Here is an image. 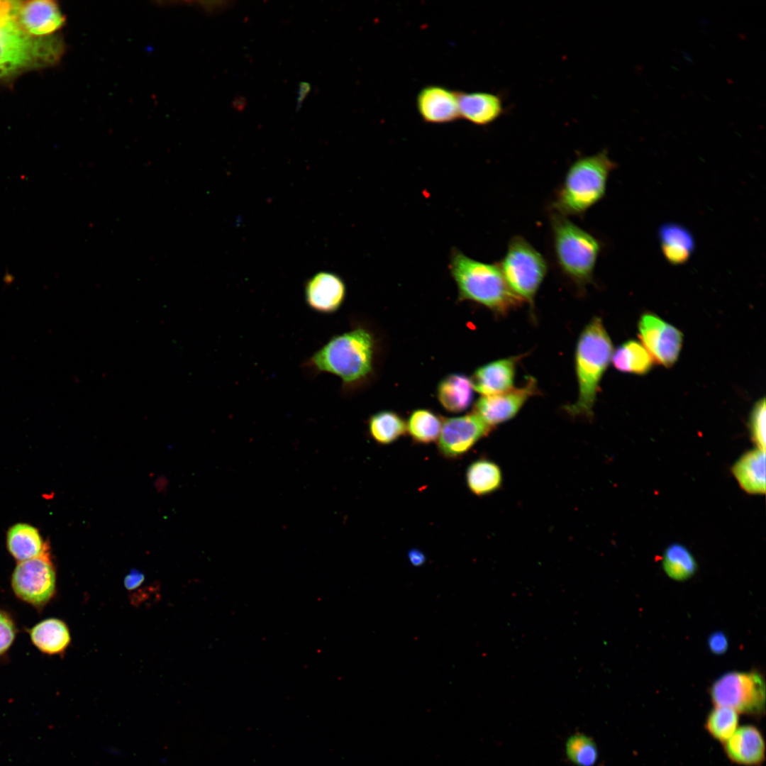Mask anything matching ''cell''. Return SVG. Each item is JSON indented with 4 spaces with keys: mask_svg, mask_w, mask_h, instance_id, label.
<instances>
[{
    "mask_svg": "<svg viewBox=\"0 0 766 766\" xmlns=\"http://www.w3.org/2000/svg\"><path fill=\"white\" fill-rule=\"evenodd\" d=\"M449 269L460 300L474 301L500 314L521 306L523 301L507 284L498 262H482L454 248Z\"/></svg>",
    "mask_w": 766,
    "mask_h": 766,
    "instance_id": "cell-1",
    "label": "cell"
},
{
    "mask_svg": "<svg viewBox=\"0 0 766 766\" xmlns=\"http://www.w3.org/2000/svg\"><path fill=\"white\" fill-rule=\"evenodd\" d=\"M374 340L363 328L333 336L302 365L312 374L339 377L345 387L365 378L372 370Z\"/></svg>",
    "mask_w": 766,
    "mask_h": 766,
    "instance_id": "cell-2",
    "label": "cell"
},
{
    "mask_svg": "<svg viewBox=\"0 0 766 766\" xmlns=\"http://www.w3.org/2000/svg\"><path fill=\"white\" fill-rule=\"evenodd\" d=\"M617 164L606 150L575 160L568 168L551 207L563 216H580L601 201L608 177Z\"/></svg>",
    "mask_w": 766,
    "mask_h": 766,
    "instance_id": "cell-3",
    "label": "cell"
},
{
    "mask_svg": "<svg viewBox=\"0 0 766 766\" xmlns=\"http://www.w3.org/2000/svg\"><path fill=\"white\" fill-rule=\"evenodd\" d=\"M613 345L602 321L595 317L579 335L575 350V370L578 396L573 403L565 406L573 416L590 418L598 392L599 382L611 362Z\"/></svg>",
    "mask_w": 766,
    "mask_h": 766,
    "instance_id": "cell-4",
    "label": "cell"
},
{
    "mask_svg": "<svg viewBox=\"0 0 766 766\" xmlns=\"http://www.w3.org/2000/svg\"><path fill=\"white\" fill-rule=\"evenodd\" d=\"M62 53L57 38L28 35L16 21L13 1H0V78L52 65Z\"/></svg>",
    "mask_w": 766,
    "mask_h": 766,
    "instance_id": "cell-5",
    "label": "cell"
},
{
    "mask_svg": "<svg viewBox=\"0 0 766 766\" xmlns=\"http://www.w3.org/2000/svg\"><path fill=\"white\" fill-rule=\"evenodd\" d=\"M553 245L561 272L576 286L584 288L593 280L600 242L567 217L550 216Z\"/></svg>",
    "mask_w": 766,
    "mask_h": 766,
    "instance_id": "cell-6",
    "label": "cell"
},
{
    "mask_svg": "<svg viewBox=\"0 0 766 766\" xmlns=\"http://www.w3.org/2000/svg\"><path fill=\"white\" fill-rule=\"evenodd\" d=\"M498 264L511 291L533 306L548 272V264L543 255L523 236L514 235Z\"/></svg>",
    "mask_w": 766,
    "mask_h": 766,
    "instance_id": "cell-7",
    "label": "cell"
},
{
    "mask_svg": "<svg viewBox=\"0 0 766 766\" xmlns=\"http://www.w3.org/2000/svg\"><path fill=\"white\" fill-rule=\"evenodd\" d=\"M715 706H726L738 714L760 716L765 709V684L757 671L727 672L709 689Z\"/></svg>",
    "mask_w": 766,
    "mask_h": 766,
    "instance_id": "cell-8",
    "label": "cell"
},
{
    "mask_svg": "<svg viewBox=\"0 0 766 766\" xmlns=\"http://www.w3.org/2000/svg\"><path fill=\"white\" fill-rule=\"evenodd\" d=\"M11 587L18 598L35 607L48 604L56 591V572L49 550L18 562L11 576Z\"/></svg>",
    "mask_w": 766,
    "mask_h": 766,
    "instance_id": "cell-9",
    "label": "cell"
},
{
    "mask_svg": "<svg viewBox=\"0 0 766 766\" xmlns=\"http://www.w3.org/2000/svg\"><path fill=\"white\" fill-rule=\"evenodd\" d=\"M638 330L643 345L655 362L665 367L674 365L682 345L680 331L650 313L642 315Z\"/></svg>",
    "mask_w": 766,
    "mask_h": 766,
    "instance_id": "cell-10",
    "label": "cell"
},
{
    "mask_svg": "<svg viewBox=\"0 0 766 766\" xmlns=\"http://www.w3.org/2000/svg\"><path fill=\"white\" fill-rule=\"evenodd\" d=\"M492 428L475 413L445 418L438 437V450L447 458L466 454Z\"/></svg>",
    "mask_w": 766,
    "mask_h": 766,
    "instance_id": "cell-11",
    "label": "cell"
},
{
    "mask_svg": "<svg viewBox=\"0 0 766 766\" xmlns=\"http://www.w3.org/2000/svg\"><path fill=\"white\" fill-rule=\"evenodd\" d=\"M538 392L536 380L528 377L519 388L489 396H482L474 405V413L490 427L514 418L527 400Z\"/></svg>",
    "mask_w": 766,
    "mask_h": 766,
    "instance_id": "cell-12",
    "label": "cell"
},
{
    "mask_svg": "<svg viewBox=\"0 0 766 766\" xmlns=\"http://www.w3.org/2000/svg\"><path fill=\"white\" fill-rule=\"evenodd\" d=\"M16 21L28 35L48 37L65 23V18L57 4L49 0L13 1Z\"/></svg>",
    "mask_w": 766,
    "mask_h": 766,
    "instance_id": "cell-13",
    "label": "cell"
},
{
    "mask_svg": "<svg viewBox=\"0 0 766 766\" xmlns=\"http://www.w3.org/2000/svg\"><path fill=\"white\" fill-rule=\"evenodd\" d=\"M458 93L445 87L428 85L422 88L416 99L417 111L427 123L444 124L459 118Z\"/></svg>",
    "mask_w": 766,
    "mask_h": 766,
    "instance_id": "cell-14",
    "label": "cell"
},
{
    "mask_svg": "<svg viewBox=\"0 0 766 766\" xmlns=\"http://www.w3.org/2000/svg\"><path fill=\"white\" fill-rule=\"evenodd\" d=\"M346 295L343 280L336 274L320 272L309 278L304 286L307 306L321 313H332L342 306Z\"/></svg>",
    "mask_w": 766,
    "mask_h": 766,
    "instance_id": "cell-15",
    "label": "cell"
},
{
    "mask_svg": "<svg viewBox=\"0 0 766 766\" xmlns=\"http://www.w3.org/2000/svg\"><path fill=\"white\" fill-rule=\"evenodd\" d=\"M723 745L727 757L736 764L758 766L765 760V740L761 732L754 726L738 727Z\"/></svg>",
    "mask_w": 766,
    "mask_h": 766,
    "instance_id": "cell-16",
    "label": "cell"
},
{
    "mask_svg": "<svg viewBox=\"0 0 766 766\" xmlns=\"http://www.w3.org/2000/svg\"><path fill=\"white\" fill-rule=\"evenodd\" d=\"M518 359L516 356L500 359L477 368L471 378L474 390L489 396L513 389Z\"/></svg>",
    "mask_w": 766,
    "mask_h": 766,
    "instance_id": "cell-17",
    "label": "cell"
},
{
    "mask_svg": "<svg viewBox=\"0 0 766 766\" xmlns=\"http://www.w3.org/2000/svg\"><path fill=\"white\" fill-rule=\"evenodd\" d=\"M458 104L460 118L476 126L491 124L504 113L501 97L489 92L459 91Z\"/></svg>",
    "mask_w": 766,
    "mask_h": 766,
    "instance_id": "cell-18",
    "label": "cell"
},
{
    "mask_svg": "<svg viewBox=\"0 0 766 766\" xmlns=\"http://www.w3.org/2000/svg\"><path fill=\"white\" fill-rule=\"evenodd\" d=\"M658 237L663 255L672 265L684 264L694 250L695 241L692 233L680 224H662L659 228Z\"/></svg>",
    "mask_w": 766,
    "mask_h": 766,
    "instance_id": "cell-19",
    "label": "cell"
},
{
    "mask_svg": "<svg viewBox=\"0 0 766 766\" xmlns=\"http://www.w3.org/2000/svg\"><path fill=\"white\" fill-rule=\"evenodd\" d=\"M732 472L740 486L750 494L765 492V450L753 449L733 465Z\"/></svg>",
    "mask_w": 766,
    "mask_h": 766,
    "instance_id": "cell-20",
    "label": "cell"
},
{
    "mask_svg": "<svg viewBox=\"0 0 766 766\" xmlns=\"http://www.w3.org/2000/svg\"><path fill=\"white\" fill-rule=\"evenodd\" d=\"M6 545L11 555L18 562L39 557L49 550L38 530L22 523L9 528Z\"/></svg>",
    "mask_w": 766,
    "mask_h": 766,
    "instance_id": "cell-21",
    "label": "cell"
},
{
    "mask_svg": "<svg viewBox=\"0 0 766 766\" xmlns=\"http://www.w3.org/2000/svg\"><path fill=\"white\" fill-rule=\"evenodd\" d=\"M33 644L43 653H63L70 643L69 629L58 618H47L35 625L29 632Z\"/></svg>",
    "mask_w": 766,
    "mask_h": 766,
    "instance_id": "cell-22",
    "label": "cell"
},
{
    "mask_svg": "<svg viewBox=\"0 0 766 766\" xmlns=\"http://www.w3.org/2000/svg\"><path fill=\"white\" fill-rule=\"evenodd\" d=\"M471 379L461 374H451L443 378L437 389L438 401L443 407L453 413L467 409L473 399Z\"/></svg>",
    "mask_w": 766,
    "mask_h": 766,
    "instance_id": "cell-23",
    "label": "cell"
},
{
    "mask_svg": "<svg viewBox=\"0 0 766 766\" xmlns=\"http://www.w3.org/2000/svg\"><path fill=\"white\" fill-rule=\"evenodd\" d=\"M467 485L470 492L479 496L492 494L502 484L500 467L487 459H479L472 462L466 471Z\"/></svg>",
    "mask_w": 766,
    "mask_h": 766,
    "instance_id": "cell-24",
    "label": "cell"
},
{
    "mask_svg": "<svg viewBox=\"0 0 766 766\" xmlns=\"http://www.w3.org/2000/svg\"><path fill=\"white\" fill-rule=\"evenodd\" d=\"M614 367L622 372L636 374L647 373L653 360L641 343L628 340L620 345L611 357Z\"/></svg>",
    "mask_w": 766,
    "mask_h": 766,
    "instance_id": "cell-25",
    "label": "cell"
},
{
    "mask_svg": "<svg viewBox=\"0 0 766 766\" xmlns=\"http://www.w3.org/2000/svg\"><path fill=\"white\" fill-rule=\"evenodd\" d=\"M662 567L666 574L676 581L691 578L697 570L695 558L683 545L674 543L665 550Z\"/></svg>",
    "mask_w": 766,
    "mask_h": 766,
    "instance_id": "cell-26",
    "label": "cell"
},
{
    "mask_svg": "<svg viewBox=\"0 0 766 766\" xmlns=\"http://www.w3.org/2000/svg\"><path fill=\"white\" fill-rule=\"evenodd\" d=\"M369 431L378 443L388 445L394 443L406 431V423L397 413L391 411H379L369 420Z\"/></svg>",
    "mask_w": 766,
    "mask_h": 766,
    "instance_id": "cell-27",
    "label": "cell"
},
{
    "mask_svg": "<svg viewBox=\"0 0 766 766\" xmlns=\"http://www.w3.org/2000/svg\"><path fill=\"white\" fill-rule=\"evenodd\" d=\"M441 419L428 409L413 411L406 423V431L416 443L428 444L435 441L441 431Z\"/></svg>",
    "mask_w": 766,
    "mask_h": 766,
    "instance_id": "cell-28",
    "label": "cell"
},
{
    "mask_svg": "<svg viewBox=\"0 0 766 766\" xmlns=\"http://www.w3.org/2000/svg\"><path fill=\"white\" fill-rule=\"evenodd\" d=\"M739 714L733 709L715 706L709 712L705 727L715 739L724 743L738 728Z\"/></svg>",
    "mask_w": 766,
    "mask_h": 766,
    "instance_id": "cell-29",
    "label": "cell"
},
{
    "mask_svg": "<svg viewBox=\"0 0 766 766\" xmlns=\"http://www.w3.org/2000/svg\"><path fill=\"white\" fill-rule=\"evenodd\" d=\"M567 758L577 766H594L598 759V750L594 740L582 733H575L565 744Z\"/></svg>",
    "mask_w": 766,
    "mask_h": 766,
    "instance_id": "cell-30",
    "label": "cell"
},
{
    "mask_svg": "<svg viewBox=\"0 0 766 766\" xmlns=\"http://www.w3.org/2000/svg\"><path fill=\"white\" fill-rule=\"evenodd\" d=\"M765 400L762 399L755 405L750 416V431L757 448L765 450Z\"/></svg>",
    "mask_w": 766,
    "mask_h": 766,
    "instance_id": "cell-31",
    "label": "cell"
},
{
    "mask_svg": "<svg viewBox=\"0 0 766 766\" xmlns=\"http://www.w3.org/2000/svg\"><path fill=\"white\" fill-rule=\"evenodd\" d=\"M16 635V624L11 616L0 610V657L12 645Z\"/></svg>",
    "mask_w": 766,
    "mask_h": 766,
    "instance_id": "cell-32",
    "label": "cell"
},
{
    "mask_svg": "<svg viewBox=\"0 0 766 766\" xmlns=\"http://www.w3.org/2000/svg\"><path fill=\"white\" fill-rule=\"evenodd\" d=\"M707 645L709 651L713 654L717 655L724 654L728 648L727 635L723 631H714L709 635Z\"/></svg>",
    "mask_w": 766,
    "mask_h": 766,
    "instance_id": "cell-33",
    "label": "cell"
},
{
    "mask_svg": "<svg viewBox=\"0 0 766 766\" xmlns=\"http://www.w3.org/2000/svg\"><path fill=\"white\" fill-rule=\"evenodd\" d=\"M408 558L410 563L414 567L423 565L426 560V555L418 549H411L408 553Z\"/></svg>",
    "mask_w": 766,
    "mask_h": 766,
    "instance_id": "cell-34",
    "label": "cell"
},
{
    "mask_svg": "<svg viewBox=\"0 0 766 766\" xmlns=\"http://www.w3.org/2000/svg\"><path fill=\"white\" fill-rule=\"evenodd\" d=\"M143 580V575L141 572L134 570L131 572L125 579V584L128 589L135 588Z\"/></svg>",
    "mask_w": 766,
    "mask_h": 766,
    "instance_id": "cell-35",
    "label": "cell"
},
{
    "mask_svg": "<svg viewBox=\"0 0 766 766\" xmlns=\"http://www.w3.org/2000/svg\"><path fill=\"white\" fill-rule=\"evenodd\" d=\"M311 90V85L307 82H301L299 86L298 97H297V108H300L303 101L305 99L308 94Z\"/></svg>",
    "mask_w": 766,
    "mask_h": 766,
    "instance_id": "cell-36",
    "label": "cell"
}]
</instances>
